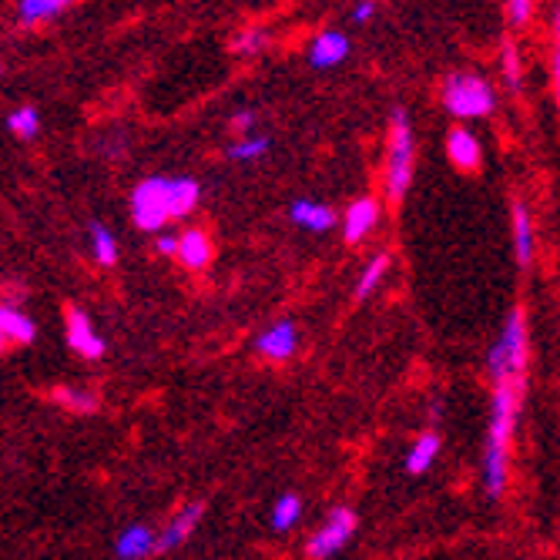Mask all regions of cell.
I'll use <instances>...</instances> for the list:
<instances>
[{
	"instance_id": "6da1fadb",
	"label": "cell",
	"mask_w": 560,
	"mask_h": 560,
	"mask_svg": "<svg viewBox=\"0 0 560 560\" xmlns=\"http://www.w3.org/2000/svg\"><path fill=\"white\" fill-rule=\"evenodd\" d=\"M527 389L524 376H500L493 380V406H490V427H487V450H483V490L487 497H503L506 480H511V446L521 417V399Z\"/></svg>"
},
{
	"instance_id": "7a4b0ae2",
	"label": "cell",
	"mask_w": 560,
	"mask_h": 560,
	"mask_svg": "<svg viewBox=\"0 0 560 560\" xmlns=\"http://www.w3.org/2000/svg\"><path fill=\"white\" fill-rule=\"evenodd\" d=\"M198 198L201 188L195 178H165V175L141 178L131 191V222L141 232L162 235L168 222H178L195 212Z\"/></svg>"
},
{
	"instance_id": "3957f363",
	"label": "cell",
	"mask_w": 560,
	"mask_h": 560,
	"mask_svg": "<svg viewBox=\"0 0 560 560\" xmlns=\"http://www.w3.org/2000/svg\"><path fill=\"white\" fill-rule=\"evenodd\" d=\"M443 108L453 118H464V121L487 118L497 108V91H493V84L483 74L453 71L443 81Z\"/></svg>"
},
{
	"instance_id": "277c9868",
	"label": "cell",
	"mask_w": 560,
	"mask_h": 560,
	"mask_svg": "<svg viewBox=\"0 0 560 560\" xmlns=\"http://www.w3.org/2000/svg\"><path fill=\"white\" fill-rule=\"evenodd\" d=\"M413 182V125L410 115L396 108L389 115V141H386V198L399 201Z\"/></svg>"
},
{
	"instance_id": "5b68a950",
	"label": "cell",
	"mask_w": 560,
	"mask_h": 560,
	"mask_svg": "<svg viewBox=\"0 0 560 560\" xmlns=\"http://www.w3.org/2000/svg\"><path fill=\"white\" fill-rule=\"evenodd\" d=\"M527 355H530V332H527V323H524V313L514 310L506 316L490 355H487V366H490V376L500 380V376H524L527 373Z\"/></svg>"
},
{
	"instance_id": "8992f818",
	"label": "cell",
	"mask_w": 560,
	"mask_h": 560,
	"mask_svg": "<svg viewBox=\"0 0 560 560\" xmlns=\"http://www.w3.org/2000/svg\"><path fill=\"white\" fill-rule=\"evenodd\" d=\"M355 534V514L349 506H336V511L323 521V527L305 540V557L310 560H329L336 557Z\"/></svg>"
},
{
	"instance_id": "52a82bcc",
	"label": "cell",
	"mask_w": 560,
	"mask_h": 560,
	"mask_svg": "<svg viewBox=\"0 0 560 560\" xmlns=\"http://www.w3.org/2000/svg\"><path fill=\"white\" fill-rule=\"evenodd\" d=\"M65 336H68V346L78 355H84V360H101V355H105V339L94 332L88 313L78 310V305H71L65 313Z\"/></svg>"
},
{
	"instance_id": "ba28073f",
	"label": "cell",
	"mask_w": 560,
	"mask_h": 560,
	"mask_svg": "<svg viewBox=\"0 0 560 560\" xmlns=\"http://www.w3.org/2000/svg\"><path fill=\"white\" fill-rule=\"evenodd\" d=\"M376 225H380V201L373 195L355 198L342 215V235L349 245H360L366 235H373Z\"/></svg>"
},
{
	"instance_id": "9c48e42d",
	"label": "cell",
	"mask_w": 560,
	"mask_h": 560,
	"mask_svg": "<svg viewBox=\"0 0 560 560\" xmlns=\"http://www.w3.org/2000/svg\"><path fill=\"white\" fill-rule=\"evenodd\" d=\"M295 346H299V329H295L292 319L272 323V326H269L266 332H259V339H256V349L266 355V360H272V363H285L289 355L295 352Z\"/></svg>"
},
{
	"instance_id": "30bf717a",
	"label": "cell",
	"mask_w": 560,
	"mask_h": 560,
	"mask_svg": "<svg viewBox=\"0 0 560 560\" xmlns=\"http://www.w3.org/2000/svg\"><path fill=\"white\" fill-rule=\"evenodd\" d=\"M446 159L453 168H460V172H477L480 162H483V144L474 131L467 128H453L446 135Z\"/></svg>"
},
{
	"instance_id": "8fae6325",
	"label": "cell",
	"mask_w": 560,
	"mask_h": 560,
	"mask_svg": "<svg viewBox=\"0 0 560 560\" xmlns=\"http://www.w3.org/2000/svg\"><path fill=\"white\" fill-rule=\"evenodd\" d=\"M201 517H206V503H201V500L185 503L182 511L162 527V534H159V550H175V547H182V544L195 534V527L201 524Z\"/></svg>"
},
{
	"instance_id": "7c38bea8",
	"label": "cell",
	"mask_w": 560,
	"mask_h": 560,
	"mask_svg": "<svg viewBox=\"0 0 560 560\" xmlns=\"http://www.w3.org/2000/svg\"><path fill=\"white\" fill-rule=\"evenodd\" d=\"M349 58V37L342 31H323L310 44V65L313 68H336Z\"/></svg>"
},
{
	"instance_id": "4fadbf2b",
	"label": "cell",
	"mask_w": 560,
	"mask_h": 560,
	"mask_svg": "<svg viewBox=\"0 0 560 560\" xmlns=\"http://www.w3.org/2000/svg\"><path fill=\"white\" fill-rule=\"evenodd\" d=\"M289 219H292L299 229L316 232V235H323V232H329V229L336 225V212H332L329 206H323V201H313V198H299V201H292V206H289Z\"/></svg>"
},
{
	"instance_id": "5bb4252c",
	"label": "cell",
	"mask_w": 560,
	"mask_h": 560,
	"mask_svg": "<svg viewBox=\"0 0 560 560\" xmlns=\"http://www.w3.org/2000/svg\"><path fill=\"white\" fill-rule=\"evenodd\" d=\"M34 336H37V326L27 313H21L11 302L0 305V339L8 346H31Z\"/></svg>"
},
{
	"instance_id": "9a60e30c",
	"label": "cell",
	"mask_w": 560,
	"mask_h": 560,
	"mask_svg": "<svg viewBox=\"0 0 560 560\" xmlns=\"http://www.w3.org/2000/svg\"><path fill=\"white\" fill-rule=\"evenodd\" d=\"M151 550H159V534H151V527H144V524L125 527L118 544H115L118 560H144Z\"/></svg>"
},
{
	"instance_id": "2e32d148",
	"label": "cell",
	"mask_w": 560,
	"mask_h": 560,
	"mask_svg": "<svg viewBox=\"0 0 560 560\" xmlns=\"http://www.w3.org/2000/svg\"><path fill=\"white\" fill-rule=\"evenodd\" d=\"M514 248H517V262L527 269L534 262V252H537V235H534L530 209L524 206V201H514Z\"/></svg>"
},
{
	"instance_id": "e0dca14e",
	"label": "cell",
	"mask_w": 560,
	"mask_h": 560,
	"mask_svg": "<svg viewBox=\"0 0 560 560\" xmlns=\"http://www.w3.org/2000/svg\"><path fill=\"white\" fill-rule=\"evenodd\" d=\"M178 259L188 269H206L212 262V242L201 229H188L178 235Z\"/></svg>"
},
{
	"instance_id": "ac0fdd59",
	"label": "cell",
	"mask_w": 560,
	"mask_h": 560,
	"mask_svg": "<svg viewBox=\"0 0 560 560\" xmlns=\"http://www.w3.org/2000/svg\"><path fill=\"white\" fill-rule=\"evenodd\" d=\"M440 456V436L436 433H420L410 446V453H406V470H410L413 477H423Z\"/></svg>"
},
{
	"instance_id": "d6986e66",
	"label": "cell",
	"mask_w": 560,
	"mask_h": 560,
	"mask_svg": "<svg viewBox=\"0 0 560 560\" xmlns=\"http://www.w3.org/2000/svg\"><path fill=\"white\" fill-rule=\"evenodd\" d=\"M65 11H68V0H21V4H18V18H21L24 27L55 21Z\"/></svg>"
},
{
	"instance_id": "ffe728a7",
	"label": "cell",
	"mask_w": 560,
	"mask_h": 560,
	"mask_svg": "<svg viewBox=\"0 0 560 560\" xmlns=\"http://www.w3.org/2000/svg\"><path fill=\"white\" fill-rule=\"evenodd\" d=\"M91 256L97 266H115L118 262V242L108 225L91 222Z\"/></svg>"
},
{
	"instance_id": "44dd1931",
	"label": "cell",
	"mask_w": 560,
	"mask_h": 560,
	"mask_svg": "<svg viewBox=\"0 0 560 560\" xmlns=\"http://www.w3.org/2000/svg\"><path fill=\"white\" fill-rule=\"evenodd\" d=\"M302 521V500L295 493H282L272 503V527L276 530H292Z\"/></svg>"
},
{
	"instance_id": "7402d4cb",
	"label": "cell",
	"mask_w": 560,
	"mask_h": 560,
	"mask_svg": "<svg viewBox=\"0 0 560 560\" xmlns=\"http://www.w3.org/2000/svg\"><path fill=\"white\" fill-rule=\"evenodd\" d=\"M386 272H389V256H386V252H380V256H376V259L360 272V279H355V295H360V299L373 295Z\"/></svg>"
},
{
	"instance_id": "603a6c76",
	"label": "cell",
	"mask_w": 560,
	"mask_h": 560,
	"mask_svg": "<svg viewBox=\"0 0 560 560\" xmlns=\"http://www.w3.org/2000/svg\"><path fill=\"white\" fill-rule=\"evenodd\" d=\"M8 128H11V135L21 138V141L37 138V131H40V115H37V108L24 105V108L11 112V115H8Z\"/></svg>"
},
{
	"instance_id": "cb8c5ba5",
	"label": "cell",
	"mask_w": 560,
	"mask_h": 560,
	"mask_svg": "<svg viewBox=\"0 0 560 560\" xmlns=\"http://www.w3.org/2000/svg\"><path fill=\"white\" fill-rule=\"evenodd\" d=\"M269 144H272V141H269L266 135H262V138H252V135H248V138H238V141L229 144V159H232V162H259V159L266 155V151H269Z\"/></svg>"
},
{
	"instance_id": "d4e9b609",
	"label": "cell",
	"mask_w": 560,
	"mask_h": 560,
	"mask_svg": "<svg viewBox=\"0 0 560 560\" xmlns=\"http://www.w3.org/2000/svg\"><path fill=\"white\" fill-rule=\"evenodd\" d=\"M55 399H58L61 406H68V410H74V413H91V410H97V396L88 393V389L58 386V389H55Z\"/></svg>"
},
{
	"instance_id": "484cf974",
	"label": "cell",
	"mask_w": 560,
	"mask_h": 560,
	"mask_svg": "<svg viewBox=\"0 0 560 560\" xmlns=\"http://www.w3.org/2000/svg\"><path fill=\"white\" fill-rule=\"evenodd\" d=\"M269 44V31H262V27H245V31H238L235 37H232V55H259V50Z\"/></svg>"
},
{
	"instance_id": "4316f807",
	"label": "cell",
	"mask_w": 560,
	"mask_h": 560,
	"mask_svg": "<svg viewBox=\"0 0 560 560\" xmlns=\"http://www.w3.org/2000/svg\"><path fill=\"white\" fill-rule=\"evenodd\" d=\"M500 65H503V78H506V84H511V88L517 91V88H521V74H524V68H521V58H517L514 40H503V47H500Z\"/></svg>"
},
{
	"instance_id": "83f0119b",
	"label": "cell",
	"mask_w": 560,
	"mask_h": 560,
	"mask_svg": "<svg viewBox=\"0 0 560 560\" xmlns=\"http://www.w3.org/2000/svg\"><path fill=\"white\" fill-rule=\"evenodd\" d=\"M503 11H506V21H511L514 27H524L534 18V4H530V0H511V4H506Z\"/></svg>"
},
{
	"instance_id": "f1b7e54d",
	"label": "cell",
	"mask_w": 560,
	"mask_h": 560,
	"mask_svg": "<svg viewBox=\"0 0 560 560\" xmlns=\"http://www.w3.org/2000/svg\"><path fill=\"white\" fill-rule=\"evenodd\" d=\"M553 91H557V108H560V11L553 18Z\"/></svg>"
},
{
	"instance_id": "f546056e",
	"label": "cell",
	"mask_w": 560,
	"mask_h": 560,
	"mask_svg": "<svg viewBox=\"0 0 560 560\" xmlns=\"http://www.w3.org/2000/svg\"><path fill=\"white\" fill-rule=\"evenodd\" d=\"M155 248H159V256H178V235H155Z\"/></svg>"
},
{
	"instance_id": "4dcf8cb0",
	"label": "cell",
	"mask_w": 560,
	"mask_h": 560,
	"mask_svg": "<svg viewBox=\"0 0 560 560\" xmlns=\"http://www.w3.org/2000/svg\"><path fill=\"white\" fill-rule=\"evenodd\" d=\"M229 125H232V131H248L252 125H256V112H252V108H245V112H235Z\"/></svg>"
},
{
	"instance_id": "1f68e13d",
	"label": "cell",
	"mask_w": 560,
	"mask_h": 560,
	"mask_svg": "<svg viewBox=\"0 0 560 560\" xmlns=\"http://www.w3.org/2000/svg\"><path fill=\"white\" fill-rule=\"evenodd\" d=\"M373 14H376V4H373V0H363V4H355V8H352V21H355V24L373 21Z\"/></svg>"
}]
</instances>
